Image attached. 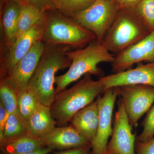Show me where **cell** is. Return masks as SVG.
<instances>
[{"label":"cell","mask_w":154,"mask_h":154,"mask_svg":"<svg viewBox=\"0 0 154 154\" xmlns=\"http://www.w3.org/2000/svg\"><path fill=\"white\" fill-rule=\"evenodd\" d=\"M70 50L66 45H45L28 86L42 105L50 107L53 103L56 95L54 88L55 74L58 71L70 66L71 61L67 55Z\"/></svg>","instance_id":"6da1fadb"},{"label":"cell","mask_w":154,"mask_h":154,"mask_svg":"<svg viewBox=\"0 0 154 154\" xmlns=\"http://www.w3.org/2000/svg\"><path fill=\"white\" fill-rule=\"evenodd\" d=\"M105 91L102 81L93 79L87 74L71 88L56 94L50 107L53 117L57 123L65 124L75 114L95 101Z\"/></svg>","instance_id":"7a4b0ae2"},{"label":"cell","mask_w":154,"mask_h":154,"mask_svg":"<svg viewBox=\"0 0 154 154\" xmlns=\"http://www.w3.org/2000/svg\"><path fill=\"white\" fill-rule=\"evenodd\" d=\"M67 55L71 61V64L65 73L56 76V94L85 75H94L99 78L105 76L104 72L98 65L103 62L112 63L115 56L97 40L82 48L70 50Z\"/></svg>","instance_id":"3957f363"},{"label":"cell","mask_w":154,"mask_h":154,"mask_svg":"<svg viewBox=\"0 0 154 154\" xmlns=\"http://www.w3.org/2000/svg\"><path fill=\"white\" fill-rule=\"evenodd\" d=\"M41 40L45 45H66L79 49L96 41L97 38L72 18L55 10L46 12Z\"/></svg>","instance_id":"277c9868"},{"label":"cell","mask_w":154,"mask_h":154,"mask_svg":"<svg viewBox=\"0 0 154 154\" xmlns=\"http://www.w3.org/2000/svg\"><path fill=\"white\" fill-rule=\"evenodd\" d=\"M150 33L133 10H119L102 43L116 55Z\"/></svg>","instance_id":"5b68a950"},{"label":"cell","mask_w":154,"mask_h":154,"mask_svg":"<svg viewBox=\"0 0 154 154\" xmlns=\"http://www.w3.org/2000/svg\"><path fill=\"white\" fill-rule=\"evenodd\" d=\"M119 9L113 0H96L90 7L71 17L96 35L102 43Z\"/></svg>","instance_id":"8992f818"},{"label":"cell","mask_w":154,"mask_h":154,"mask_svg":"<svg viewBox=\"0 0 154 154\" xmlns=\"http://www.w3.org/2000/svg\"><path fill=\"white\" fill-rule=\"evenodd\" d=\"M119 88H110L97 98L99 106V123L96 137L91 144L92 154L106 152L108 140L113 133L112 115Z\"/></svg>","instance_id":"52a82bcc"},{"label":"cell","mask_w":154,"mask_h":154,"mask_svg":"<svg viewBox=\"0 0 154 154\" xmlns=\"http://www.w3.org/2000/svg\"><path fill=\"white\" fill-rule=\"evenodd\" d=\"M119 95L132 127L148 111L154 103V88L145 85H129L119 87Z\"/></svg>","instance_id":"ba28073f"},{"label":"cell","mask_w":154,"mask_h":154,"mask_svg":"<svg viewBox=\"0 0 154 154\" xmlns=\"http://www.w3.org/2000/svg\"><path fill=\"white\" fill-rule=\"evenodd\" d=\"M46 12L30 30L17 38L8 48L5 58L1 61V79H4L12 69L30 51L36 42L41 40L46 23Z\"/></svg>","instance_id":"9c48e42d"},{"label":"cell","mask_w":154,"mask_h":154,"mask_svg":"<svg viewBox=\"0 0 154 154\" xmlns=\"http://www.w3.org/2000/svg\"><path fill=\"white\" fill-rule=\"evenodd\" d=\"M132 127L121 98L116 112L113 133L107 144V151L115 154H136V138L133 133Z\"/></svg>","instance_id":"30bf717a"},{"label":"cell","mask_w":154,"mask_h":154,"mask_svg":"<svg viewBox=\"0 0 154 154\" xmlns=\"http://www.w3.org/2000/svg\"><path fill=\"white\" fill-rule=\"evenodd\" d=\"M45 44L41 40L36 42L30 51L16 64L5 80L16 91L28 88L29 81L34 73L44 51Z\"/></svg>","instance_id":"8fae6325"},{"label":"cell","mask_w":154,"mask_h":154,"mask_svg":"<svg viewBox=\"0 0 154 154\" xmlns=\"http://www.w3.org/2000/svg\"><path fill=\"white\" fill-rule=\"evenodd\" d=\"M105 87L110 88L129 85H145L154 88V61L138 65L136 67L99 78Z\"/></svg>","instance_id":"7c38bea8"},{"label":"cell","mask_w":154,"mask_h":154,"mask_svg":"<svg viewBox=\"0 0 154 154\" xmlns=\"http://www.w3.org/2000/svg\"><path fill=\"white\" fill-rule=\"evenodd\" d=\"M144 61H154V30L138 42L116 55L112 68L115 73L123 71Z\"/></svg>","instance_id":"4fadbf2b"},{"label":"cell","mask_w":154,"mask_h":154,"mask_svg":"<svg viewBox=\"0 0 154 154\" xmlns=\"http://www.w3.org/2000/svg\"><path fill=\"white\" fill-rule=\"evenodd\" d=\"M39 139L42 146L52 150H64L82 147L91 144L72 125L67 126L55 127Z\"/></svg>","instance_id":"5bb4252c"},{"label":"cell","mask_w":154,"mask_h":154,"mask_svg":"<svg viewBox=\"0 0 154 154\" xmlns=\"http://www.w3.org/2000/svg\"><path fill=\"white\" fill-rule=\"evenodd\" d=\"M70 122L75 129L92 144L96 137L99 123V106L97 99L77 112Z\"/></svg>","instance_id":"9a60e30c"},{"label":"cell","mask_w":154,"mask_h":154,"mask_svg":"<svg viewBox=\"0 0 154 154\" xmlns=\"http://www.w3.org/2000/svg\"><path fill=\"white\" fill-rule=\"evenodd\" d=\"M25 123L27 132L39 139L54 129L57 122L51 115L50 107L38 102L36 109Z\"/></svg>","instance_id":"2e32d148"},{"label":"cell","mask_w":154,"mask_h":154,"mask_svg":"<svg viewBox=\"0 0 154 154\" xmlns=\"http://www.w3.org/2000/svg\"><path fill=\"white\" fill-rule=\"evenodd\" d=\"M1 13V27L5 45L9 48L17 39L18 19L21 5L14 2H5Z\"/></svg>","instance_id":"e0dca14e"},{"label":"cell","mask_w":154,"mask_h":154,"mask_svg":"<svg viewBox=\"0 0 154 154\" xmlns=\"http://www.w3.org/2000/svg\"><path fill=\"white\" fill-rule=\"evenodd\" d=\"M0 144L1 152L12 154L25 153L43 147L39 139L28 133L13 139L3 141Z\"/></svg>","instance_id":"ac0fdd59"},{"label":"cell","mask_w":154,"mask_h":154,"mask_svg":"<svg viewBox=\"0 0 154 154\" xmlns=\"http://www.w3.org/2000/svg\"><path fill=\"white\" fill-rule=\"evenodd\" d=\"M45 13L28 4L21 5L18 19L17 39L30 30L43 17Z\"/></svg>","instance_id":"d6986e66"},{"label":"cell","mask_w":154,"mask_h":154,"mask_svg":"<svg viewBox=\"0 0 154 154\" xmlns=\"http://www.w3.org/2000/svg\"><path fill=\"white\" fill-rule=\"evenodd\" d=\"M27 133L25 122L18 111L11 113L6 121L2 140L0 143L19 137Z\"/></svg>","instance_id":"ffe728a7"},{"label":"cell","mask_w":154,"mask_h":154,"mask_svg":"<svg viewBox=\"0 0 154 154\" xmlns=\"http://www.w3.org/2000/svg\"><path fill=\"white\" fill-rule=\"evenodd\" d=\"M17 96L18 111L25 122L34 112L38 102L28 88L18 92Z\"/></svg>","instance_id":"44dd1931"},{"label":"cell","mask_w":154,"mask_h":154,"mask_svg":"<svg viewBox=\"0 0 154 154\" xmlns=\"http://www.w3.org/2000/svg\"><path fill=\"white\" fill-rule=\"evenodd\" d=\"M96 0H53L56 10L69 17L85 10Z\"/></svg>","instance_id":"7402d4cb"},{"label":"cell","mask_w":154,"mask_h":154,"mask_svg":"<svg viewBox=\"0 0 154 154\" xmlns=\"http://www.w3.org/2000/svg\"><path fill=\"white\" fill-rule=\"evenodd\" d=\"M0 98V102L5 108L8 117L11 113L18 111L17 93L5 79H1Z\"/></svg>","instance_id":"603a6c76"},{"label":"cell","mask_w":154,"mask_h":154,"mask_svg":"<svg viewBox=\"0 0 154 154\" xmlns=\"http://www.w3.org/2000/svg\"><path fill=\"white\" fill-rule=\"evenodd\" d=\"M133 11L152 32L154 30V0H142Z\"/></svg>","instance_id":"cb8c5ba5"},{"label":"cell","mask_w":154,"mask_h":154,"mask_svg":"<svg viewBox=\"0 0 154 154\" xmlns=\"http://www.w3.org/2000/svg\"><path fill=\"white\" fill-rule=\"evenodd\" d=\"M154 137V103L148 111L143 122V129L137 138V141L146 142Z\"/></svg>","instance_id":"d4e9b609"},{"label":"cell","mask_w":154,"mask_h":154,"mask_svg":"<svg viewBox=\"0 0 154 154\" xmlns=\"http://www.w3.org/2000/svg\"><path fill=\"white\" fill-rule=\"evenodd\" d=\"M25 4L35 7L43 12L56 10L53 0H23Z\"/></svg>","instance_id":"484cf974"},{"label":"cell","mask_w":154,"mask_h":154,"mask_svg":"<svg viewBox=\"0 0 154 154\" xmlns=\"http://www.w3.org/2000/svg\"><path fill=\"white\" fill-rule=\"evenodd\" d=\"M136 154H154V137L146 142L137 141Z\"/></svg>","instance_id":"4316f807"},{"label":"cell","mask_w":154,"mask_h":154,"mask_svg":"<svg viewBox=\"0 0 154 154\" xmlns=\"http://www.w3.org/2000/svg\"><path fill=\"white\" fill-rule=\"evenodd\" d=\"M119 10H133L142 0H113Z\"/></svg>","instance_id":"83f0119b"},{"label":"cell","mask_w":154,"mask_h":154,"mask_svg":"<svg viewBox=\"0 0 154 154\" xmlns=\"http://www.w3.org/2000/svg\"><path fill=\"white\" fill-rule=\"evenodd\" d=\"M91 149L92 145L91 144L82 147L64 150L54 154H92Z\"/></svg>","instance_id":"f1b7e54d"},{"label":"cell","mask_w":154,"mask_h":154,"mask_svg":"<svg viewBox=\"0 0 154 154\" xmlns=\"http://www.w3.org/2000/svg\"><path fill=\"white\" fill-rule=\"evenodd\" d=\"M8 116L3 104L0 102V142L2 140L4 130Z\"/></svg>","instance_id":"f546056e"},{"label":"cell","mask_w":154,"mask_h":154,"mask_svg":"<svg viewBox=\"0 0 154 154\" xmlns=\"http://www.w3.org/2000/svg\"><path fill=\"white\" fill-rule=\"evenodd\" d=\"M52 149L48 147H43L41 148L36 150L33 151L28 152L25 153L20 154H48L49 152L51 151ZM1 154H12L6 153L2 152H1Z\"/></svg>","instance_id":"4dcf8cb0"},{"label":"cell","mask_w":154,"mask_h":154,"mask_svg":"<svg viewBox=\"0 0 154 154\" xmlns=\"http://www.w3.org/2000/svg\"><path fill=\"white\" fill-rule=\"evenodd\" d=\"M5 2H14L19 3L20 5L25 4L23 0H4Z\"/></svg>","instance_id":"1f68e13d"},{"label":"cell","mask_w":154,"mask_h":154,"mask_svg":"<svg viewBox=\"0 0 154 154\" xmlns=\"http://www.w3.org/2000/svg\"><path fill=\"white\" fill-rule=\"evenodd\" d=\"M115 154L114 153H113L110 152H109L108 151L106 152H105V154Z\"/></svg>","instance_id":"d6a6232c"}]
</instances>
